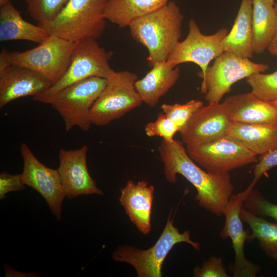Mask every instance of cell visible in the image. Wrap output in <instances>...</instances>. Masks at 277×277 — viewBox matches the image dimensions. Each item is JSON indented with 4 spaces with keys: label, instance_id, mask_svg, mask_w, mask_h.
<instances>
[{
    "label": "cell",
    "instance_id": "484cf974",
    "mask_svg": "<svg viewBox=\"0 0 277 277\" xmlns=\"http://www.w3.org/2000/svg\"><path fill=\"white\" fill-rule=\"evenodd\" d=\"M30 16L44 27L60 13L68 0H24Z\"/></svg>",
    "mask_w": 277,
    "mask_h": 277
},
{
    "label": "cell",
    "instance_id": "6da1fadb",
    "mask_svg": "<svg viewBox=\"0 0 277 277\" xmlns=\"http://www.w3.org/2000/svg\"><path fill=\"white\" fill-rule=\"evenodd\" d=\"M158 151L168 182L175 184L177 174L182 175L195 188V200L202 208L217 216L224 215L234 190L229 173H216L203 169L178 140H163Z\"/></svg>",
    "mask_w": 277,
    "mask_h": 277
},
{
    "label": "cell",
    "instance_id": "1f68e13d",
    "mask_svg": "<svg viewBox=\"0 0 277 277\" xmlns=\"http://www.w3.org/2000/svg\"><path fill=\"white\" fill-rule=\"evenodd\" d=\"M277 166V147L263 155H260L258 161L254 166L253 179L252 183L256 184L262 175Z\"/></svg>",
    "mask_w": 277,
    "mask_h": 277
},
{
    "label": "cell",
    "instance_id": "e0dca14e",
    "mask_svg": "<svg viewBox=\"0 0 277 277\" xmlns=\"http://www.w3.org/2000/svg\"><path fill=\"white\" fill-rule=\"evenodd\" d=\"M231 121L246 124H277V106L251 92L227 97L222 102Z\"/></svg>",
    "mask_w": 277,
    "mask_h": 277
},
{
    "label": "cell",
    "instance_id": "74e56055",
    "mask_svg": "<svg viewBox=\"0 0 277 277\" xmlns=\"http://www.w3.org/2000/svg\"><path fill=\"white\" fill-rule=\"evenodd\" d=\"M273 103L275 104V105L277 106V101L275 102H273Z\"/></svg>",
    "mask_w": 277,
    "mask_h": 277
},
{
    "label": "cell",
    "instance_id": "83f0119b",
    "mask_svg": "<svg viewBox=\"0 0 277 277\" xmlns=\"http://www.w3.org/2000/svg\"><path fill=\"white\" fill-rule=\"evenodd\" d=\"M203 106L202 101L191 100L182 104H164L161 108L163 112L176 124L180 131L193 114Z\"/></svg>",
    "mask_w": 277,
    "mask_h": 277
},
{
    "label": "cell",
    "instance_id": "7a4b0ae2",
    "mask_svg": "<svg viewBox=\"0 0 277 277\" xmlns=\"http://www.w3.org/2000/svg\"><path fill=\"white\" fill-rule=\"evenodd\" d=\"M183 18L180 6L169 2L128 26L133 39L147 49V59L151 68L166 62L174 50L181 37Z\"/></svg>",
    "mask_w": 277,
    "mask_h": 277
},
{
    "label": "cell",
    "instance_id": "9c48e42d",
    "mask_svg": "<svg viewBox=\"0 0 277 277\" xmlns=\"http://www.w3.org/2000/svg\"><path fill=\"white\" fill-rule=\"evenodd\" d=\"M137 75L128 71L116 72L94 104L90 118L92 124L106 126L143 103L135 87Z\"/></svg>",
    "mask_w": 277,
    "mask_h": 277
},
{
    "label": "cell",
    "instance_id": "d4e9b609",
    "mask_svg": "<svg viewBox=\"0 0 277 277\" xmlns=\"http://www.w3.org/2000/svg\"><path fill=\"white\" fill-rule=\"evenodd\" d=\"M240 217L247 224L251 232L247 241L257 239L261 249L270 259L277 261V224L270 222L245 209H241Z\"/></svg>",
    "mask_w": 277,
    "mask_h": 277
},
{
    "label": "cell",
    "instance_id": "5bb4252c",
    "mask_svg": "<svg viewBox=\"0 0 277 277\" xmlns=\"http://www.w3.org/2000/svg\"><path fill=\"white\" fill-rule=\"evenodd\" d=\"M232 122L222 103L203 105L180 130L182 142L196 145L228 134Z\"/></svg>",
    "mask_w": 277,
    "mask_h": 277
},
{
    "label": "cell",
    "instance_id": "8fae6325",
    "mask_svg": "<svg viewBox=\"0 0 277 277\" xmlns=\"http://www.w3.org/2000/svg\"><path fill=\"white\" fill-rule=\"evenodd\" d=\"M188 26L187 37L179 42L166 62L174 67L182 63H193L201 68L199 76L203 78L210 62L224 52L223 41L228 30L222 28L214 34L205 35L192 19Z\"/></svg>",
    "mask_w": 277,
    "mask_h": 277
},
{
    "label": "cell",
    "instance_id": "44dd1931",
    "mask_svg": "<svg viewBox=\"0 0 277 277\" xmlns=\"http://www.w3.org/2000/svg\"><path fill=\"white\" fill-rule=\"evenodd\" d=\"M252 0H242L234 24L223 41L225 51L250 58L254 53Z\"/></svg>",
    "mask_w": 277,
    "mask_h": 277
},
{
    "label": "cell",
    "instance_id": "7402d4cb",
    "mask_svg": "<svg viewBox=\"0 0 277 277\" xmlns=\"http://www.w3.org/2000/svg\"><path fill=\"white\" fill-rule=\"evenodd\" d=\"M228 134L256 155L277 147V124H246L232 122Z\"/></svg>",
    "mask_w": 277,
    "mask_h": 277
},
{
    "label": "cell",
    "instance_id": "2e32d148",
    "mask_svg": "<svg viewBox=\"0 0 277 277\" xmlns=\"http://www.w3.org/2000/svg\"><path fill=\"white\" fill-rule=\"evenodd\" d=\"M52 85L49 80L32 70L11 65L0 73V108L21 97H34Z\"/></svg>",
    "mask_w": 277,
    "mask_h": 277
},
{
    "label": "cell",
    "instance_id": "f546056e",
    "mask_svg": "<svg viewBox=\"0 0 277 277\" xmlns=\"http://www.w3.org/2000/svg\"><path fill=\"white\" fill-rule=\"evenodd\" d=\"M144 130L148 136H160L165 141H171L179 129L171 120L162 112L154 121L146 124Z\"/></svg>",
    "mask_w": 277,
    "mask_h": 277
},
{
    "label": "cell",
    "instance_id": "4316f807",
    "mask_svg": "<svg viewBox=\"0 0 277 277\" xmlns=\"http://www.w3.org/2000/svg\"><path fill=\"white\" fill-rule=\"evenodd\" d=\"M246 82L256 97L271 102L277 101V70L269 74L253 73L246 78Z\"/></svg>",
    "mask_w": 277,
    "mask_h": 277
},
{
    "label": "cell",
    "instance_id": "603a6c76",
    "mask_svg": "<svg viewBox=\"0 0 277 277\" xmlns=\"http://www.w3.org/2000/svg\"><path fill=\"white\" fill-rule=\"evenodd\" d=\"M252 26L254 53H262L277 35L274 5L266 0H252Z\"/></svg>",
    "mask_w": 277,
    "mask_h": 277
},
{
    "label": "cell",
    "instance_id": "8992f818",
    "mask_svg": "<svg viewBox=\"0 0 277 277\" xmlns=\"http://www.w3.org/2000/svg\"><path fill=\"white\" fill-rule=\"evenodd\" d=\"M74 45L75 42L50 34L45 41L31 49L9 51L3 47L1 52L10 64L32 70L53 85L67 70Z\"/></svg>",
    "mask_w": 277,
    "mask_h": 277
},
{
    "label": "cell",
    "instance_id": "4dcf8cb0",
    "mask_svg": "<svg viewBox=\"0 0 277 277\" xmlns=\"http://www.w3.org/2000/svg\"><path fill=\"white\" fill-rule=\"evenodd\" d=\"M195 277H229L224 265L223 260L219 257L211 256L201 267L193 269Z\"/></svg>",
    "mask_w": 277,
    "mask_h": 277
},
{
    "label": "cell",
    "instance_id": "cb8c5ba5",
    "mask_svg": "<svg viewBox=\"0 0 277 277\" xmlns=\"http://www.w3.org/2000/svg\"><path fill=\"white\" fill-rule=\"evenodd\" d=\"M169 0H109L105 18L120 28L162 8Z\"/></svg>",
    "mask_w": 277,
    "mask_h": 277
},
{
    "label": "cell",
    "instance_id": "7c38bea8",
    "mask_svg": "<svg viewBox=\"0 0 277 277\" xmlns=\"http://www.w3.org/2000/svg\"><path fill=\"white\" fill-rule=\"evenodd\" d=\"M20 151L23 161L21 174L24 184L39 193L52 212L60 220L62 205L66 195L57 169L49 168L42 163L25 143L21 144Z\"/></svg>",
    "mask_w": 277,
    "mask_h": 277
},
{
    "label": "cell",
    "instance_id": "ba28073f",
    "mask_svg": "<svg viewBox=\"0 0 277 277\" xmlns=\"http://www.w3.org/2000/svg\"><path fill=\"white\" fill-rule=\"evenodd\" d=\"M186 147L188 155L196 163L213 173H229L233 169L258 161L256 155L229 134Z\"/></svg>",
    "mask_w": 277,
    "mask_h": 277
},
{
    "label": "cell",
    "instance_id": "d6986e66",
    "mask_svg": "<svg viewBox=\"0 0 277 277\" xmlns=\"http://www.w3.org/2000/svg\"><path fill=\"white\" fill-rule=\"evenodd\" d=\"M178 66L172 67L167 62H160L135 83V89L143 102L154 107L160 99L176 83L180 77Z\"/></svg>",
    "mask_w": 277,
    "mask_h": 277
},
{
    "label": "cell",
    "instance_id": "836d02e7",
    "mask_svg": "<svg viewBox=\"0 0 277 277\" xmlns=\"http://www.w3.org/2000/svg\"><path fill=\"white\" fill-rule=\"evenodd\" d=\"M267 50L272 55L277 56V35L269 46Z\"/></svg>",
    "mask_w": 277,
    "mask_h": 277
},
{
    "label": "cell",
    "instance_id": "52a82bcc",
    "mask_svg": "<svg viewBox=\"0 0 277 277\" xmlns=\"http://www.w3.org/2000/svg\"><path fill=\"white\" fill-rule=\"evenodd\" d=\"M108 79L92 76L73 83L60 91L50 104L61 115L66 131L78 127L90 129L92 108L107 83Z\"/></svg>",
    "mask_w": 277,
    "mask_h": 277
},
{
    "label": "cell",
    "instance_id": "f1b7e54d",
    "mask_svg": "<svg viewBox=\"0 0 277 277\" xmlns=\"http://www.w3.org/2000/svg\"><path fill=\"white\" fill-rule=\"evenodd\" d=\"M243 207L250 212L261 217H270L277 222V205L266 199L254 188L245 200Z\"/></svg>",
    "mask_w": 277,
    "mask_h": 277
},
{
    "label": "cell",
    "instance_id": "ac0fdd59",
    "mask_svg": "<svg viewBox=\"0 0 277 277\" xmlns=\"http://www.w3.org/2000/svg\"><path fill=\"white\" fill-rule=\"evenodd\" d=\"M154 188L145 181L129 180L121 190L120 201L131 222L144 234L151 229V214Z\"/></svg>",
    "mask_w": 277,
    "mask_h": 277
},
{
    "label": "cell",
    "instance_id": "8d00e7d4",
    "mask_svg": "<svg viewBox=\"0 0 277 277\" xmlns=\"http://www.w3.org/2000/svg\"><path fill=\"white\" fill-rule=\"evenodd\" d=\"M274 7L275 11H276V14H277V2L276 3H275V4L274 5Z\"/></svg>",
    "mask_w": 277,
    "mask_h": 277
},
{
    "label": "cell",
    "instance_id": "ffe728a7",
    "mask_svg": "<svg viewBox=\"0 0 277 277\" xmlns=\"http://www.w3.org/2000/svg\"><path fill=\"white\" fill-rule=\"evenodd\" d=\"M50 35L43 27L24 19L11 2L1 7V42L24 40L41 44Z\"/></svg>",
    "mask_w": 277,
    "mask_h": 277
},
{
    "label": "cell",
    "instance_id": "e575fe53",
    "mask_svg": "<svg viewBox=\"0 0 277 277\" xmlns=\"http://www.w3.org/2000/svg\"><path fill=\"white\" fill-rule=\"evenodd\" d=\"M10 1L11 0H0V7L10 3Z\"/></svg>",
    "mask_w": 277,
    "mask_h": 277
},
{
    "label": "cell",
    "instance_id": "3957f363",
    "mask_svg": "<svg viewBox=\"0 0 277 277\" xmlns=\"http://www.w3.org/2000/svg\"><path fill=\"white\" fill-rule=\"evenodd\" d=\"M109 0H68L58 15L44 26L50 34L73 42L96 39L106 27L105 10Z\"/></svg>",
    "mask_w": 277,
    "mask_h": 277
},
{
    "label": "cell",
    "instance_id": "9a60e30c",
    "mask_svg": "<svg viewBox=\"0 0 277 277\" xmlns=\"http://www.w3.org/2000/svg\"><path fill=\"white\" fill-rule=\"evenodd\" d=\"M88 147L75 150L61 149L57 169L66 196L69 199L80 195H103L101 189L89 174L87 165Z\"/></svg>",
    "mask_w": 277,
    "mask_h": 277
},
{
    "label": "cell",
    "instance_id": "d590c367",
    "mask_svg": "<svg viewBox=\"0 0 277 277\" xmlns=\"http://www.w3.org/2000/svg\"><path fill=\"white\" fill-rule=\"evenodd\" d=\"M266 1H268V2H269L270 3H271V4L273 5H274L275 4L274 0H266Z\"/></svg>",
    "mask_w": 277,
    "mask_h": 277
},
{
    "label": "cell",
    "instance_id": "d6a6232c",
    "mask_svg": "<svg viewBox=\"0 0 277 277\" xmlns=\"http://www.w3.org/2000/svg\"><path fill=\"white\" fill-rule=\"evenodd\" d=\"M25 189L21 174H11L6 172L0 174V199L12 191H21Z\"/></svg>",
    "mask_w": 277,
    "mask_h": 277
},
{
    "label": "cell",
    "instance_id": "5b68a950",
    "mask_svg": "<svg viewBox=\"0 0 277 277\" xmlns=\"http://www.w3.org/2000/svg\"><path fill=\"white\" fill-rule=\"evenodd\" d=\"M180 243H186L197 251L201 248L199 243L191 239L189 230L181 233L173 225L170 214L161 235L152 247L142 250L131 246H121L113 252L112 259L132 265L138 277H161L167 254L176 244Z\"/></svg>",
    "mask_w": 277,
    "mask_h": 277
},
{
    "label": "cell",
    "instance_id": "277c9868",
    "mask_svg": "<svg viewBox=\"0 0 277 277\" xmlns=\"http://www.w3.org/2000/svg\"><path fill=\"white\" fill-rule=\"evenodd\" d=\"M112 55V51H107L100 46L96 39L75 42L70 63L62 77L48 89L34 96L33 100L50 104L60 91L73 83L92 76L111 78L116 73L109 63Z\"/></svg>",
    "mask_w": 277,
    "mask_h": 277
},
{
    "label": "cell",
    "instance_id": "4fadbf2b",
    "mask_svg": "<svg viewBox=\"0 0 277 277\" xmlns=\"http://www.w3.org/2000/svg\"><path fill=\"white\" fill-rule=\"evenodd\" d=\"M255 185L251 182L244 191L232 194L224 214L225 224L220 236L223 239L230 238L231 240L235 258L232 269L234 277H255L261 269L259 265L249 261L245 256L244 246L248 234L243 228L240 215L245 200Z\"/></svg>",
    "mask_w": 277,
    "mask_h": 277
},
{
    "label": "cell",
    "instance_id": "30bf717a",
    "mask_svg": "<svg viewBox=\"0 0 277 277\" xmlns=\"http://www.w3.org/2000/svg\"><path fill=\"white\" fill-rule=\"evenodd\" d=\"M268 68L267 64L256 63L249 58L225 51L208 67L203 78L201 92L205 94L208 104L220 103L230 91L233 84L253 73L264 72Z\"/></svg>",
    "mask_w": 277,
    "mask_h": 277
}]
</instances>
